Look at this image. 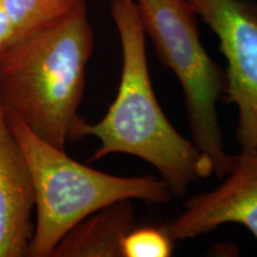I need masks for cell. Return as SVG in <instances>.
<instances>
[{"label":"cell","mask_w":257,"mask_h":257,"mask_svg":"<svg viewBox=\"0 0 257 257\" xmlns=\"http://www.w3.org/2000/svg\"><path fill=\"white\" fill-rule=\"evenodd\" d=\"M225 224L243 225L257 239V150L234 155L220 185L189 198L184 211L162 226L174 240H186Z\"/></svg>","instance_id":"cell-6"},{"label":"cell","mask_w":257,"mask_h":257,"mask_svg":"<svg viewBox=\"0 0 257 257\" xmlns=\"http://www.w3.org/2000/svg\"><path fill=\"white\" fill-rule=\"evenodd\" d=\"M175 240L160 226H135L123 240V257H169Z\"/></svg>","instance_id":"cell-10"},{"label":"cell","mask_w":257,"mask_h":257,"mask_svg":"<svg viewBox=\"0 0 257 257\" xmlns=\"http://www.w3.org/2000/svg\"><path fill=\"white\" fill-rule=\"evenodd\" d=\"M111 16L119 35L121 73L113 102L98 123L85 120L80 137H95L99 147L89 162L126 154L152 165L173 197L213 174L197 146L170 124L157 100L148 66L146 34L135 0H112Z\"/></svg>","instance_id":"cell-2"},{"label":"cell","mask_w":257,"mask_h":257,"mask_svg":"<svg viewBox=\"0 0 257 257\" xmlns=\"http://www.w3.org/2000/svg\"><path fill=\"white\" fill-rule=\"evenodd\" d=\"M135 226L131 200L113 202L70 229L51 257H123V240Z\"/></svg>","instance_id":"cell-8"},{"label":"cell","mask_w":257,"mask_h":257,"mask_svg":"<svg viewBox=\"0 0 257 257\" xmlns=\"http://www.w3.org/2000/svg\"><path fill=\"white\" fill-rule=\"evenodd\" d=\"M144 34L161 63L172 70L185 96L192 142L223 179L233 156L225 150L217 104L225 94L226 73L200 41L197 14L189 0H135Z\"/></svg>","instance_id":"cell-4"},{"label":"cell","mask_w":257,"mask_h":257,"mask_svg":"<svg viewBox=\"0 0 257 257\" xmlns=\"http://www.w3.org/2000/svg\"><path fill=\"white\" fill-rule=\"evenodd\" d=\"M5 120L23 150L34 181L36 224L28 257H51L70 229L113 202L165 205L173 197L161 178L99 172L42 140L11 112H5Z\"/></svg>","instance_id":"cell-3"},{"label":"cell","mask_w":257,"mask_h":257,"mask_svg":"<svg viewBox=\"0 0 257 257\" xmlns=\"http://www.w3.org/2000/svg\"><path fill=\"white\" fill-rule=\"evenodd\" d=\"M219 40L226 60V102L238 111L240 153L257 150V6L244 0H189Z\"/></svg>","instance_id":"cell-5"},{"label":"cell","mask_w":257,"mask_h":257,"mask_svg":"<svg viewBox=\"0 0 257 257\" xmlns=\"http://www.w3.org/2000/svg\"><path fill=\"white\" fill-rule=\"evenodd\" d=\"M14 25L5 6V0H0V50L14 40Z\"/></svg>","instance_id":"cell-11"},{"label":"cell","mask_w":257,"mask_h":257,"mask_svg":"<svg viewBox=\"0 0 257 257\" xmlns=\"http://www.w3.org/2000/svg\"><path fill=\"white\" fill-rule=\"evenodd\" d=\"M87 3L88 0H5L14 25V40L59 21Z\"/></svg>","instance_id":"cell-9"},{"label":"cell","mask_w":257,"mask_h":257,"mask_svg":"<svg viewBox=\"0 0 257 257\" xmlns=\"http://www.w3.org/2000/svg\"><path fill=\"white\" fill-rule=\"evenodd\" d=\"M35 204L30 168L0 104V257H28Z\"/></svg>","instance_id":"cell-7"},{"label":"cell","mask_w":257,"mask_h":257,"mask_svg":"<svg viewBox=\"0 0 257 257\" xmlns=\"http://www.w3.org/2000/svg\"><path fill=\"white\" fill-rule=\"evenodd\" d=\"M94 47L87 4L0 50V104L34 134L66 150L81 140L79 114Z\"/></svg>","instance_id":"cell-1"}]
</instances>
